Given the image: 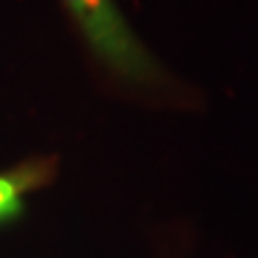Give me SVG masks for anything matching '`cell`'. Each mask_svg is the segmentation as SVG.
Returning <instances> with one entry per match:
<instances>
[{
	"mask_svg": "<svg viewBox=\"0 0 258 258\" xmlns=\"http://www.w3.org/2000/svg\"><path fill=\"white\" fill-rule=\"evenodd\" d=\"M28 183L11 176H0V222L11 220L22 213V198L20 194Z\"/></svg>",
	"mask_w": 258,
	"mask_h": 258,
	"instance_id": "obj_2",
	"label": "cell"
},
{
	"mask_svg": "<svg viewBox=\"0 0 258 258\" xmlns=\"http://www.w3.org/2000/svg\"><path fill=\"white\" fill-rule=\"evenodd\" d=\"M95 54L123 76L138 84L161 82L159 64L136 39L112 0H64Z\"/></svg>",
	"mask_w": 258,
	"mask_h": 258,
	"instance_id": "obj_1",
	"label": "cell"
}]
</instances>
